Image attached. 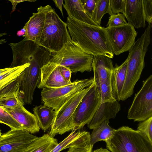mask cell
<instances>
[{
  "label": "cell",
  "mask_w": 152,
  "mask_h": 152,
  "mask_svg": "<svg viewBox=\"0 0 152 152\" xmlns=\"http://www.w3.org/2000/svg\"><path fill=\"white\" fill-rule=\"evenodd\" d=\"M93 147L91 145L90 141H89L76 152H92Z\"/></svg>",
  "instance_id": "obj_36"
},
{
  "label": "cell",
  "mask_w": 152,
  "mask_h": 152,
  "mask_svg": "<svg viewBox=\"0 0 152 152\" xmlns=\"http://www.w3.org/2000/svg\"><path fill=\"white\" fill-rule=\"evenodd\" d=\"M61 75L63 78L66 81L71 82V72L69 69L67 67L59 66Z\"/></svg>",
  "instance_id": "obj_35"
},
{
  "label": "cell",
  "mask_w": 152,
  "mask_h": 152,
  "mask_svg": "<svg viewBox=\"0 0 152 152\" xmlns=\"http://www.w3.org/2000/svg\"><path fill=\"white\" fill-rule=\"evenodd\" d=\"M6 33H4L0 34V37H2L3 36L6 34ZM7 41H6L5 39H1L0 40V44H1L6 42Z\"/></svg>",
  "instance_id": "obj_41"
},
{
  "label": "cell",
  "mask_w": 152,
  "mask_h": 152,
  "mask_svg": "<svg viewBox=\"0 0 152 152\" xmlns=\"http://www.w3.org/2000/svg\"><path fill=\"white\" fill-rule=\"evenodd\" d=\"M127 23L123 14L121 13L112 14L109 18L107 26V27L110 28L124 25Z\"/></svg>",
  "instance_id": "obj_30"
},
{
  "label": "cell",
  "mask_w": 152,
  "mask_h": 152,
  "mask_svg": "<svg viewBox=\"0 0 152 152\" xmlns=\"http://www.w3.org/2000/svg\"><path fill=\"white\" fill-rule=\"evenodd\" d=\"M10 1L12 4V12L15 11L16 9V6L19 3L25 1H28L31 2H35L36 1V0H9Z\"/></svg>",
  "instance_id": "obj_37"
},
{
  "label": "cell",
  "mask_w": 152,
  "mask_h": 152,
  "mask_svg": "<svg viewBox=\"0 0 152 152\" xmlns=\"http://www.w3.org/2000/svg\"><path fill=\"white\" fill-rule=\"evenodd\" d=\"M109 120L103 121L98 127L93 129L90 134L91 145L99 141H105L110 138L114 134L116 129L111 127L109 125Z\"/></svg>",
  "instance_id": "obj_24"
},
{
  "label": "cell",
  "mask_w": 152,
  "mask_h": 152,
  "mask_svg": "<svg viewBox=\"0 0 152 152\" xmlns=\"http://www.w3.org/2000/svg\"><path fill=\"white\" fill-rule=\"evenodd\" d=\"M94 56L85 52L70 37L59 51L53 55L50 61L69 68L71 73L90 72Z\"/></svg>",
  "instance_id": "obj_5"
},
{
  "label": "cell",
  "mask_w": 152,
  "mask_h": 152,
  "mask_svg": "<svg viewBox=\"0 0 152 152\" xmlns=\"http://www.w3.org/2000/svg\"><path fill=\"white\" fill-rule=\"evenodd\" d=\"M71 83L66 81L62 77L59 66L49 61L41 69V80L37 87L39 89L55 88Z\"/></svg>",
  "instance_id": "obj_16"
},
{
  "label": "cell",
  "mask_w": 152,
  "mask_h": 152,
  "mask_svg": "<svg viewBox=\"0 0 152 152\" xmlns=\"http://www.w3.org/2000/svg\"><path fill=\"white\" fill-rule=\"evenodd\" d=\"M53 53L37 45L27 46L22 49L17 56L20 65L29 63L23 72L19 95L25 104H31L36 88L41 80V69L48 63Z\"/></svg>",
  "instance_id": "obj_1"
},
{
  "label": "cell",
  "mask_w": 152,
  "mask_h": 152,
  "mask_svg": "<svg viewBox=\"0 0 152 152\" xmlns=\"http://www.w3.org/2000/svg\"><path fill=\"white\" fill-rule=\"evenodd\" d=\"M90 88L82 89L70 96L55 111L49 134L54 137L74 129L73 121L76 109Z\"/></svg>",
  "instance_id": "obj_6"
},
{
  "label": "cell",
  "mask_w": 152,
  "mask_h": 152,
  "mask_svg": "<svg viewBox=\"0 0 152 152\" xmlns=\"http://www.w3.org/2000/svg\"><path fill=\"white\" fill-rule=\"evenodd\" d=\"M96 85L100 97L101 103L117 101L112 86L111 77Z\"/></svg>",
  "instance_id": "obj_25"
},
{
  "label": "cell",
  "mask_w": 152,
  "mask_h": 152,
  "mask_svg": "<svg viewBox=\"0 0 152 152\" xmlns=\"http://www.w3.org/2000/svg\"><path fill=\"white\" fill-rule=\"evenodd\" d=\"M101 103V98L94 82L78 105L73 119V130L82 128L91 120Z\"/></svg>",
  "instance_id": "obj_9"
},
{
  "label": "cell",
  "mask_w": 152,
  "mask_h": 152,
  "mask_svg": "<svg viewBox=\"0 0 152 152\" xmlns=\"http://www.w3.org/2000/svg\"><path fill=\"white\" fill-rule=\"evenodd\" d=\"M126 0H110V6L113 14L120 12L124 14L125 12Z\"/></svg>",
  "instance_id": "obj_32"
},
{
  "label": "cell",
  "mask_w": 152,
  "mask_h": 152,
  "mask_svg": "<svg viewBox=\"0 0 152 152\" xmlns=\"http://www.w3.org/2000/svg\"><path fill=\"white\" fill-rule=\"evenodd\" d=\"M83 131L76 132L73 130L71 133L64 140L58 144L50 152H60L67 148V147L73 142L78 138L83 133Z\"/></svg>",
  "instance_id": "obj_28"
},
{
  "label": "cell",
  "mask_w": 152,
  "mask_h": 152,
  "mask_svg": "<svg viewBox=\"0 0 152 152\" xmlns=\"http://www.w3.org/2000/svg\"><path fill=\"white\" fill-rule=\"evenodd\" d=\"M94 82L92 77L77 80L68 85L58 87L44 88L41 93L42 102L43 105L56 110L70 96L88 87Z\"/></svg>",
  "instance_id": "obj_7"
},
{
  "label": "cell",
  "mask_w": 152,
  "mask_h": 152,
  "mask_svg": "<svg viewBox=\"0 0 152 152\" xmlns=\"http://www.w3.org/2000/svg\"><path fill=\"white\" fill-rule=\"evenodd\" d=\"M0 123L8 126L11 129L23 130L21 125L7 112L1 107H0Z\"/></svg>",
  "instance_id": "obj_27"
},
{
  "label": "cell",
  "mask_w": 152,
  "mask_h": 152,
  "mask_svg": "<svg viewBox=\"0 0 152 152\" xmlns=\"http://www.w3.org/2000/svg\"><path fill=\"white\" fill-rule=\"evenodd\" d=\"M58 144L56 139L46 134L38 137L25 152H50Z\"/></svg>",
  "instance_id": "obj_22"
},
{
  "label": "cell",
  "mask_w": 152,
  "mask_h": 152,
  "mask_svg": "<svg viewBox=\"0 0 152 152\" xmlns=\"http://www.w3.org/2000/svg\"><path fill=\"white\" fill-rule=\"evenodd\" d=\"M21 102L23 103L20 95L14 96L0 100V107L6 108H12L15 107Z\"/></svg>",
  "instance_id": "obj_31"
},
{
  "label": "cell",
  "mask_w": 152,
  "mask_h": 152,
  "mask_svg": "<svg viewBox=\"0 0 152 152\" xmlns=\"http://www.w3.org/2000/svg\"><path fill=\"white\" fill-rule=\"evenodd\" d=\"M144 58V56L140 53L135 52L129 54L126 59V76L120 100H126L133 94L135 85L140 79L145 67Z\"/></svg>",
  "instance_id": "obj_11"
},
{
  "label": "cell",
  "mask_w": 152,
  "mask_h": 152,
  "mask_svg": "<svg viewBox=\"0 0 152 152\" xmlns=\"http://www.w3.org/2000/svg\"><path fill=\"white\" fill-rule=\"evenodd\" d=\"M51 7L49 5L41 6L37 9V12L33 13L32 15L24 26L26 31L24 39L39 44L44 26L46 14Z\"/></svg>",
  "instance_id": "obj_14"
},
{
  "label": "cell",
  "mask_w": 152,
  "mask_h": 152,
  "mask_svg": "<svg viewBox=\"0 0 152 152\" xmlns=\"http://www.w3.org/2000/svg\"><path fill=\"white\" fill-rule=\"evenodd\" d=\"M64 1L63 0H54L53 1L56 7L60 10L63 17H64V14L62 10V6L64 4Z\"/></svg>",
  "instance_id": "obj_38"
},
{
  "label": "cell",
  "mask_w": 152,
  "mask_h": 152,
  "mask_svg": "<svg viewBox=\"0 0 152 152\" xmlns=\"http://www.w3.org/2000/svg\"><path fill=\"white\" fill-rule=\"evenodd\" d=\"M81 1L86 14L91 19L97 0H81Z\"/></svg>",
  "instance_id": "obj_34"
},
{
  "label": "cell",
  "mask_w": 152,
  "mask_h": 152,
  "mask_svg": "<svg viewBox=\"0 0 152 152\" xmlns=\"http://www.w3.org/2000/svg\"><path fill=\"white\" fill-rule=\"evenodd\" d=\"M66 23L71 40L85 52L94 56L113 58L106 28L80 22L68 16Z\"/></svg>",
  "instance_id": "obj_2"
},
{
  "label": "cell",
  "mask_w": 152,
  "mask_h": 152,
  "mask_svg": "<svg viewBox=\"0 0 152 152\" xmlns=\"http://www.w3.org/2000/svg\"><path fill=\"white\" fill-rule=\"evenodd\" d=\"M24 104L21 102L13 108L2 107L21 125L23 130L31 134L39 132L40 128L36 117L24 107Z\"/></svg>",
  "instance_id": "obj_15"
},
{
  "label": "cell",
  "mask_w": 152,
  "mask_h": 152,
  "mask_svg": "<svg viewBox=\"0 0 152 152\" xmlns=\"http://www.w3.org/2000/svg\"><path fill=\"white\" fill-rule=\"evenodd\" d=\"M106 13L113 14L110 6V0H97L91 19L99 26L103 16Z\"/></svg>",
  "instance_id": "obj_26"
},
{
  "label": "cell",
  "mask_w": 152,
  "mask_h": 152,
  "mask_svg": "<svg viewBox=\"0 0 152 152\" xmlns=\"http://www.w3.org/2000/svg\"><path fill=\"white\" fill-rule=\"evenodd\" d=\"M143 10L145 21L152 23V0H142Z\"/></svg>",
  "instance_id": "obj_33"
},
{
  "label": "cell",
  "mask_w": 152,
  "mask_h": 152,
  "mask_svg": "<svg viewBox=\"0 0 152 152\" xmlns=\"http://www.w3.org/2000/svg\"><path fill=\"white\" fill-rule=\"evenodd\" d=\"M121 110V106L117 101L100 103L92 118L87 124L90 129L98 127L103 121L114 118Z\"/></svg>",
  "instance_id": "obj_17"
},
{
  "label": "cell",
  "mask_w": 152,
  "mask_h": 152,
  "mask_svg": "<svg viewBox=\"0 0 152 152\" xmlns=\"http://www.w3.org/2000/svg\"><path fill=\"white\" fill-rule=\"evenodd\" d=\"M152 116V75L143 82L140 90L135 94L129 110L127 118L142 121Z\"/></svg>",
  "instance_id": "obj_8"
},
{
  "label": "cell",
  "mask_w": 152,
  "mask_h": 152,
  "mask_svg": "<svg viewBox=\"0 0 152 152\" xmlns=\"http://www.w3.org/2000/svg\"><path fill=\"white\" fill-rule=\"evenodd\" d=\"M26 31V28L25 26H24L23 28L20 30L18 31L17 33V35L18 36L20 37L22 36L25 37Z\"/></svg>",
  "instance_id": "obj_39"
},
{
  "label": "cell",
  "mask_w": 152,
  "mask_h": 152,
  "mask_svg": "<svg viewBox=\"0 0 152 152\" xmlns=\"http://www.w3.org/2000/svg\"><path fill=\"white\" fill-rule=\"evenodd\" d=\"M70 37L66 23L61 19L51 7L46 14L38 45L55 53L63 48Z\"/></svg>",
  "instance_id": "obj_4"
},
{
  "label": "cell",
  "mask_w": 152,
  "mask_h": 152,
  "mask_svg": "<svg viewBox=\"0 0 152 152\" xmlns=\"http://www.w3.org/2000/svg\"><path fill=\"white\" fill-rule=\"evenodd\" d=\"M1 134H2V133H1V130L0 129V137L1 136Z\"/></svg>",
  "instance_id": "obj_43"
},
{
  "label": "cell",
  "mask_w": 152,
  "mask_h": 152,
  "mask_svg": "<svg viewBox=\"0 0 152 152\" xmlns=\"http://www.w3.org/2000/svg\"><path fill=\"white\" fill-rule=\"evenodd\" d=\"M126 60L120 66L114 67L111 76L112 86L117 101H120L121 92L124 83L126 73Z\"/></svg>",
  "instance_id": "obj_23"
},
{
  "label": "cell",
  "mask_w": 152,
  "mask_h": 152,
  "mask_svg": "<svg viewBox=\"0 0 152 152\" xmlns=\"http://www.w3.org/2000/svg\"><path fill=\"white\" fill-rule=\"evenodd\" d=\"M38 137L23 130L11 129L0 137V152H25Z\"/></svg>",
  "instance_id": "obj_12"
},
{
  "label": "cell",
  "mask_w": 152,
  "mask_h": 152,
  "mask_svg": "<svg viewBox=\"0 0 152 152\" xmlns=\"http://www.w3.org/2000/svg\"><path fill=\"white\" fill-rule=\"evenodd\" d=\"M105 141L111 152H152V142L146 135L127 126L116 130Z\"/></svg>",
  "instance_id": "obj_3"
},
{
  "label": "cell",
  "mask_w": 152,
  "mask_h": 152,
  "mask_svg": "<svg viewBox=\"0 0 152 152\" xmlns=\"http://www.w3.org/2000/svg\"><path fill=\"white\" fill-rule=\"evenodd\" d=\"M128 23L136 28L146 26L143 10L142 0H126L124 13L123 14Z\"/></svg>",
  "instance_id": "obj_18"
},
{
  "label": "cell",
  "mask_w": 152,
  "mask_h": 152,
  "mask_svg": "<svg viewBox=\"0 0 152 152\" xmlns=\"http://www.w3.org/2000/svg\"><path fill=\"white\" fill-rule=\"evenodd\" d=\"M29 63L12 68L0 75V100L20 95L23 72Z\"/></svg>",
  "instance_id": "obj_13"
},
{
  "label": "cell",
  "mask_w": 152,
  "mask_h": 152,
  "mask_svg": "<svg viewBox=\"0 0 152 152\" xmlns=\"http://www.w3.org/2000/svg\"><path fill=\"white\" fill-rule=\"evenodd\" d=\"M92 67L96 84L110 78L114 69L111 58L102 55L94 56Z\"/></svg>",
  "instance_id": "obj_19"
},
{
  "label": "cell",
  "mask_w": 152,
  "mask_h": 152,
  "mask_svg": "<svg viewBox=\"0 0 152 152\" xmlns=\"http://www.w3.org/2000/svg\"><path fill=\"white\" fill-rule=\"evenodd\" d=\"M33 110L40 128L46 132L52 126L55 116V110L42 104L35 106Z\"/></svg>",
  "instance_id": "obj_21"
},
{
  "label": "cell",
  "mask_w": 152,
  "mask_h": 152,
  "mask_svg": "<svg viewBox=\"0 0 152 152\" xmlns=\"http://www.w3.org/2000/svg\"></svg>",
  "instance_id": "obj_44"
},
{
  "label": "cell",
  "mask_w": 152,
  "mask_h": 152,
  "mask_svg": "<svg viewBox=\"0 0 152 152\" xmlns=\"http://www.w3.org/2000/svg\"><path fill=\"white\" fill-rule=\"evenodd\" d=\"M63 7L68 16L78 21L93 25L98 26L86 14L81 0H64Z\"/></svg>",
  "instance_id": "obj_20"
},
{
  "label": "cell",
  "mask_w": 152,
  "mask_h": 152,
  "mask_svg": "<svg viewBox=\"0 0 152 152\" xmlns=\"http://www.w3.org/2000/svg\"><path fill=\"white\" fill-rule=\"evenodd\" d=\"M10 69V67L0 69V75L6 72Z\"/></svg>",
  "instance_id": "obj_42"
},
{
  "label": "cell",
  "mask_w": 152,
  "mask_h": 152,
  "mask_svg": "<svg viewBox=\"0 0 152 152\" xmlns=\"http://www.w3.org/2000/svg\"><path fill=\"white\" fill-rule=\"evenodd\" d=\"M137 129L145 134L152 142V116L140 122Z\"/></svg>",
  "instance_id": "obj_29"
},
{
  "label": "cell",
  "mask_w": 152,
  "mask_h": 152,
  "mask_svg": "<svg viewBox=\"0 0 152 152\" xmlns=\"http://www.w3.org/2000/svg\"><path fill=\"white\" fill-rule=\"evenodd\" d=\"M106 28L113 54L118 55L129 50L135 42L137 35L134 27L127 23Z\"/></svg>",
  "instance_id": "obj_10"
},
{
  "label": "cell",
  "mask_w": 152,
  "mask_h": 152,
  "mask_svg": "<svg viewBox=\"0 0 152 152\" xmlns=\"http://www.w3.org/2000/svg\"><path fill=\"white\" fill-rule=\"evenodd\" d=\"M93 152H110L107 149L103 148H102L94 150Z\"/></svg>",
  "instance_id": "obj_40"
}]
</instances>
